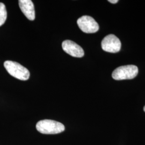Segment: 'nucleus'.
<instances>
[{
	"instance_id": "obj_5",
	"label": "nucleus",
	"mask_w": 145,
	"mask_h": 145,
	"mask_svg": "<svg viewBox=\"0 0 145 145\" xmlns=\"http://www.w3.org/2000/svg\"><path fill=\"white\" fill-rule=\"evenodd\" d=\"M101 46L104 51L110 53H117L121 48V42L114 35L105 37L101 42Z\"/></svg>"
},
{
	"instance_id": "obj_10",
	"label": "nucleus",
	"mask_w": 145,
	"mask_h": 145,
	"mask_svg": "<svg viewBox=\"0 0 145 145\" xmlns=\"http://www.w3.org/2000/svg\"><path fill=\"white\" fill-rule=\"evenodd\" d=\"M144 111L145 112V106H144Z\"/></svg>"
},
{
	"instance_id": "obj_8",
	"label": "nucleus",
	"mask_w": 145,
	"mask_h": 145,
	"mask_svg": "<svg viewBox=\"0 0 145 145\" xmlns=\"http://www.w3.org/2000/svg\"><path fill=\"white\" fill-rule=\"evenodd\" d=\"M7 18V12L4 3L0 2V26L5 23Z\"/></svg>"
},
{
	"instance_id": "obj_1",
	"label": "nucleus",
	"mask_w": 145,
	"mask_h": 145,
	"mask_svg": "<svg viewBox=\"0 0 145 145\" xmlns=\"http://www.w3.org/2000/svg\"><path fill=\"white\" fill-rule=\"evenodd\" d=\"M37 130L45 135H55L61 133L65 129L62 123L50 119L39 121L36 124Z\"/></svg>"
},
{
	"instance_id": "obj_2",
	"label": "nucleus",
	"mask_w": 145,
	"mask_h": 145,
	"mask_svg": "<svg viewBox=\"0 0 145 145\" xmlns=\"http://www.w3.org/2000/svg\"><path fill=\"white\" fill-rule=\"evenodd\" d=\"M4 66L8 73L12 76L18 80L26 81L30 78V72L26 68L18 62L12 61H5Z\"/></svg>"
},
{
	"instance_id": "obj_9",
	"label": "nucleus",
	"mask_w": 145,
	"mask_h": 145,
	"mask_svg": "<svg viewBox=\"0 0 145 145\" xmlns=\"http://www.w3.org/2000/svg\"><path fill=\"white\" fill-rule=\"evenodd\" d=\"M108 1H109V2H110V3H113V4L117 3L118 2V0H109Z\"/></svg>"
},
{
	"instance_id": "obj_7",
	"label": "nucleus",
	"mask_w": 145,
	"mask_h": 145,
	"mask_svg": "<svg viewBox=\"0 0 145 145\" xmlns=\"http://www.w3.org/2000/svg\"><path fill=\"white\" fill-rule=\"evenodd\" d=\"M20 8L26 18L33 21L35 19V10L34 5L31 0H20L18 1Z\"/></svg>"
},
{
	"instance_id": "obj_3",
	"label": "nucleus",
	"mask_w": 145,
	"mask_h": 145,
	"mask_svg": "<svg viewBox=\"0 0 145 145\" xmlns=\"http://www.w3.org/2000/svg\"><path fill=\"white\" fill-rule=\"evenodd\" d=\"M138 73V68L135 65L122 66L114 69L112 74V78L116 80H130L134 78Z\"/></svg>"
},
{
	"instance_id": "obj_4",
	"label": "nucleus",
	"mask_w": 145,
	"mask_h": 145,
	"mask_svg": "<svg viewBox=\"0 0 145 145\" xmlns=\"http://www.w3.org/2000/svg\"><path fill=\"white\" fill-rule=\"evenodd\" d=\"M77 24L81 31L87 33H93L99 31L98 23L93 17L89 16H83L79 18Z\"/></svg>"
},
{
	"instance_id": "obj_6",
	"label": "nucleus",
	"mask_w": 145,
	"mask_h": 145,
	"mask_svg": "<svg viewBox=\"0 0 145 145\" xmlns=\"http://www.w3.org/2000/svg\"><path fill=\"white\" fill-rule=\"evenodd\" d=\"M63 50L73 57H82L84 55L83 48L75 42L66 40L62 42Z\"/></svg>"
}]
</instances>
